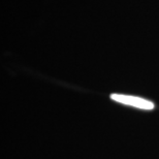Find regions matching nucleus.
Wrapping results in <instances>:
<instances>
[{
    "label": "nucleus",
    "mask_w": 159,
    "mask_h": 159,
    "mask_svg": "<svg viewBox=\"0 0 159 159\" xmlns=\"http://www.w3.org/2000/svg\"><path fill=\"white\" fill-rule=\"evenodd\" d=\"M111 98H112L114 101H116V102L125 104V106L136 107V109H139V110L151 111L155 107V104L152 102V101L145 99V98L138 97V96L114 93L111 95Z\"/></svg>",
    "instance_id": "obj_1"
}]
</instances>
